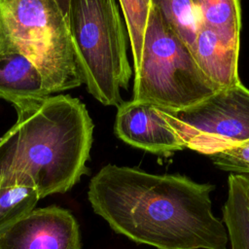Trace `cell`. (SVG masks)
I'll list each match as a JSON object with an SVG mask.
<instances>
[{
	"mask_svg": "<svg viewBox=\"0 0 249 249\" xmlns=\"http://www.w3.org/2000/svg\"><path fill=\"white\" fill-rule=\"evenodd\" d=\"M79 224L65 208H35L0 233V249H81Z\"/></svg>",
	"mask_w": 249,
	"mask_h": 249,
	"instance_id": "7",
	"label": "cell"
},
{
	"mask_svg": "<svg viewBox=\"0 0 249 249\" xmlns=\"http://www.w3.org/2000/svg\"><path fill=\"white\" fill-rule=\"evenodd\" d=\"M231 249H249V178L231 174L228 180V196L223 206Z\"/></svg>",
	"mask_w": 249,
	"mask_h": 249,
	"instance_id": "11",
	"label": "cell"
},
{
	"mask_svg": "<svg viewBox=\"0 0 249 249\" xmlns=\"http://www.w3.org/2000/svg\"><path fill=\"white\" fill-rule=\"evenodd\" d=\"M39 199L38 192L30 186L0 187V233L35 209Z\"/></svg>",
	"mask_w": 249,
	"mask_h": 249,
	"instance_id": "14",
	"label": "cell"
},
{
	"mask_svg": "<svg viewBox=\"0 0 249 249\" xmlns=\"http://www.w3.org/2000/svg\"><path fill=\"white\" fill-rule=\"evenodd\" d=\"M147 2H148L150 5H151V0H147Z\"/></svg>",
	"mask_w": 249,
	"mask_h": 249,
	"instance_id": "18",
	"label": "cell"
},
{
	"mask_svg": "<svg viewBox=\"0 0 249 249\" xmlns=\"http://www.w3.org/2000/svg\"><path fill=\"white\" fill-rule=\"evenodd\" d=\"M201 24L225 40L239 46L240 8L238 0H194Z\"/></svg>",
	"mask_w": 249,
	"mask_h": 249,
	"instance_id": "12",
	"label": "cell"
},
{
	"mask_svg": "<svg viewBox=\"0 0 249 249\" xmlns=\"http://www.w3.org/2000/svg\"><path fill=\"white\" fill-rule=\"evenodd\" d=\"M220 169L235 173H249V141L209 156Z\"/></svg>",
	"mask_w": 249,
	"mask_h": 249,
	"instance_id": "16",
	"label": "cell"
},
{
	"mask_svg": "<svg viewBox=\"0 0 249 249\" xmlns=\"http://www.w3.org/2000/svg\"><path fill=\"white\" fill-rule=\"evenodd\" d=\"M220 89L200 69L192 50L151 6L140 67L134 72L132 99L179 110Z\"/></svg>",
	"mask_w": 249,
	"mask_h": 249,
	"instance_id": "5",
	"label": "cell"
},
{
	"mask_svg": "<svg viewBox=\"0 0 249 249\" xmlns=\"http://www.w3.org/2000/svg\"><path fill=\"white\" fill-rule=\"evenodd\" d=\"M163 110L185 148L200 154L211 156L249 141V89L241 83L183 109Z\"/></svg>",
	"mask_w": 249,
	"mask_h": 249,
	"instance_id": "6",
	"label": "cell"
},
{
	"mask_svg": "<svg viewBox=\"0 0 249 249\" xmlns=\"http://www.w3.org/2000/svg\"><path fill=\"white\" fill-rule=\"evenodd\" d=\"M17 121L0 138V187L21 184L40 198L63 194L88 172L93 123L70 95L13 103Z\"/></svg>",
	"mask_w": 249,
	"mask_h": 249,
	"instance_id": "2",
	"label": "cell"
},
{
	"mask_svg": "<svg viewBox=\"0 0 249 249\" xmlns=\"http://www.w3.org/2000/svg\"><path fill=\"white\" fill-rule=\"evenodd\" d=\"M49 95L35 64L0 32V98L13 104Z\"/></svg>",
	"mask_w": 249,
	"mask_h": 249,
	"instance_id": "9",
	"label": "cell"
},
{
	"mask_svg": "<svg viewBox=\"0 0 249 249\" xmlns=\"http://www.w3.org/2000/svg\"><path fill=\"white\" fill-rule=\"evenodd\" d=\"M168 27L192 50L201 26V18L194 0H151Z\"/></svg>",
	"mask_w": 249,
	"mask_h": 249,
	"instance_id": "13",
	"label": "cell"
},
{
	"mask_svg": "<svg viewBox=\"0 0 249 249\" xmlns=\"http://www.w3.org/2000/svg\"><path fill=\"white\" fill-rule=\"evenodd\" d=\"M0 32L35 64L50 94L84 84L57 0H0Z\"/></svg>",
	"mask_w": 249,
	"mask_h": 249,
	"instance_id": "4",
	"label": "cell"
},
{
	"mask_svg": "<svg viewBox=\"0 0 249 249\" xmlns=\"http://www.w3.org/2000/svg\"><path fill=\"white\" fill-rule=\"evenodd\" d=\"M59 3V6L63 12V14L67 17L68 14V10H69V2L70 0H57Z\"/></svg>",
	"mask_w": 249,
	"mask_h": 249,
	"instance_id": "17",
	"label": "cell"
},
{
	"mask_svg": "<svg viewBox=\"0 0 249 249\" xmlns=\"http://www.w3.org/2000/svg\"><path fill=\"white\" fill-rule=\"evenodd\" d=\"M239 46L222 38L201 24L193 53L203 73L219 88L239 84L237 61Z\"/></svg>",
	"mask_w": 249,
	"mask_h": 249,
	"instance_id": "10",
	"label": "cell"
},
{
	"mask_svg": "<svg viewBox=\"0 0 249 249\" xmlns=\"http://www.w3.org/2000/svg\"><path fill=\"white\" fill-rule=\"evenodd\" d=\"M114 128L121 140L150 153L164 155L185 148L164 110L152 103L124 101L118 107Z\"/></svg>",
	"mask_w": 249,
	"mask_h": 249,
	"instance_id": "8",
	"label": "cell"
},
{
	"mask_svg": "<svg viewBox=\"0 0 249 249\" xmlns=\"http://www.w3.org/2000/svg\"><path fill=\"white\" fill-rule=\"evenodd\" d=\"M214 186L179 174L106 164L89 181L94 213L117 233L157 249H227L225 223L212 211Z\"/></svg>",
	"mask_w": 249,
	"mask_h": 249,
	"instance_id": "1",
	"label": "cell"
},
{
	"mask_svg": "<svg viewBox=\"0 0 249 249\" xmlns=\"http://www.w3.org/2000/svg\"><path fill=\"white\" fill-rule=\"evenodd\" d=\"M67 22L88 91L119 107L132 75L116 0H70Z\"/></svg>",
	"mask_w": 249,
	"mask_h": 249,
	"instance_id": "3",
	"label": "cell"
},
{
	"mask_svg": "<svg viewBox=\"0 0 249 249\" xmlns=\"http://www.w3.org/2000/svg\"><path fill=\"white\" fill-rule=\"evenodd\" d=\"M120 3L129 35L134 72H136L141 63L144 37L151 5L147 0H120Z\"/></svg>",
	"mask_w": 249,
	"mask_h": 249,
	"instance_id": "15",
	"label": "cell"
}]
</instances>
